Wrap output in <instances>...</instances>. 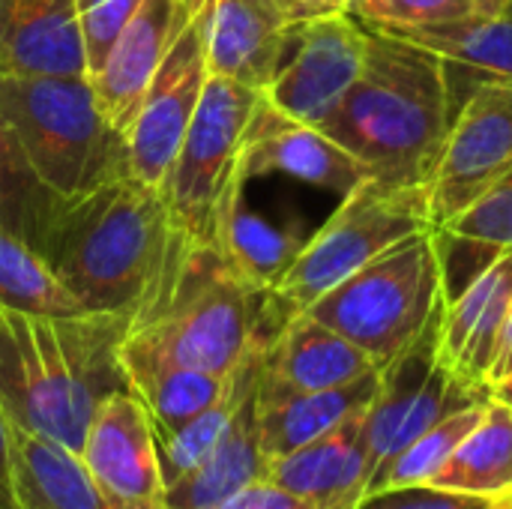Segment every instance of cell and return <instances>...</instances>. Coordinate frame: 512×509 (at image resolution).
<instances>
[{"instance_id": "obj_9", "label": "cell", "mask_w": 512, "mask_h": 509, "mask_svg": "<svg viewBox=\"0 0 512 509\" xmlns=\"http://www.w3.org/2000/svg\"><path fill=\"white\" fill-rule=\"evenodd\" d=\"M444 309V303H441ZM441 309L423 333L381 369V387L363 414V447L372 480L426 429L471 405L489 402L492 393L477 390L453 375L438 354Z\"/></svg>"}, {"instance_id": "obj_26", "label": "cell", "mask_w": 512, "mask_h": 509, "mask_svg": "<svg viewBox=\"0 0 512 509\" xmlns=\"http://www.w3.org/2000/svg\"><path fill=\"white\" fill-rule=\"evenodd\" d=\"M429 486L489 501L512 498V408L489 399L480 423Z\"/></svg>"}, {"instance_id": "obj_21", "label": "cell", "mask_w": 512, "mask_h": 509, "mask_svg": "<svg viewBox=\"0 0 512 509\" xmlns=\"http://www.w3.org/2000/svg\"><path fill=\"white\" fill-rule=\"evenodd\" d=\"M378 387H381V372H369L342 387L309 390V393L276 390L261 381L258 384V432H261V450L267 462L312 444L315 438L327 435L348 417L366 411L372 399L378 396Z\"/></svg>"}, {"instance_id": "obj_22", "label": "cell", "mask_w": 512, "mask_h": 509, "mask_svg": "<svg viewBox=\"0 0 512 509\" xmlns=\"http://www.w3.org/2000/svg\"><path fill=\"white\" fill-rule=\"evenodd\" d=\"M261 384V378H258ZM258 384L246 393L222 441L186 477L165 489L162 509H216L267 477V456L258 432Z\"/></svg>"}, {"instance_id": "obj_1", "label": "cell", "mask_w": 512, "mask_h": 509, "mask_svg": "<svg viewBox=\"0 0 512 509\" xmlns=\"http://www.w3.org/2000/svg\"><path fill=\"white\" fill-rule=\"evenodd\" d=\"M189 246L162 189L123 177L66 201L48 264L84 312L135 315L168 288Z\"/></svg>"}, {"instance_id": "obj_19", "label": "cell", "mask_w": 512, "mask_h": 509, "mask_svg": "<svg viewBox=\"0 0 512 509\" xmlns=\"http://www.w3.org/2000/svg\"><path fill=\"white\" fill-rule=\"evenodd\" d=\"M279 0H216L207 30V69L264 93L288 45Z\"/></svg>"}, {"instance_id": "obj_8", "label": "cell", "mask_w": 512, "mask_h": 509, "mask_svg": "<svg viewBox=\"0 0 512 509\" xmlns=\"http://www.w3.org/2000/svg\"><path fill=\"white\" fill-rule=\"evenodd\" d=\"M261 90L210 75L180 150L162 180V195L174 228L201 246H213L216 216L234 177L240 174L243 135Z\"/></svg>"}, {"instance_id": "obj_31", "label": "cell", "mask_w": 512, "mask_h": 509, "mask_svg": "<svg viewBox=\"0 0 512 509\" xmlns=\"http://www.w3.org/2000/svg\"><path fill=\"white\" fill-rule=\"evenodd\" d=\"M360 24L378 30L444 27L512 12V0H351L348 9Z\"/></svg>"}, {"instance_id": "obj_29", "label": "cell", "mask_w": 512, "mask_h": 509, "mask_svg": "<svg viewBox=\"0 0 512 509\" xmlns=\"http://www.w3.org/2000/svg\"><path fill=\"white\" fill-rule=\"evenodd\" d=\"M0 306L39 318L87 315L51 264L18 234L0 225Z\"/></svg>"}, {"instance_id": "obj_13", "label": "cell", "mask_w": 512, "mask_h": 509, "mask_svg": "<svg viewBox=\"0 0 512 509\" xmlns=\"http://www.w3.org/2000/svg\"><path fill=\"white\" fill-rule=\"evenodd\" d=\"M81 462L108 509H162L165 477L153 423L126 387L108 393L87 426Z\"/></svg>"}, {"instance_id": "obj_2", "label": "cell", "mask_w": 512, "mask_h": 509, "mask_svg": "<svg viewBox=\"0 0 512 509\" xmlns=\"http://www.w3.org/2000/svg\"><path fill=\"white\" fill-rule=\"evenodd\" d=\"M132 315L39 318L0 306V408L9 423L81 456L99 402L126 390L120 342Z\"/></svg>"}, {"instance_id": "obj_25", "label": "cell", "mask_w": 512, "mask_h": 509, "mask_svg": "<svg viewBox=\"0 0 512 509\" xmlns=\"http://www.w3.org/2000/svg\"><path fill=\"white\" fill-rule=\"evenodd\" d=\"M129 390L141 399L156 441H165L204 408H210L225 390L231 375H210L198 369H183L156 360L120 357Z\"/></svg>"}, {"instance_id": "obj_36", "label": "cell", "mask_w": 512, "mask_h": 509, "mask_svg": "<svg viewBox=\"0 0 512 509\" xmlns=\"http://www.w3.org/2000/svg\"><path fill=\"white\" fill-rule=\"evenodd\" d=\"M288 21L300 24V21H315V18H327V15H342L351 9V0H279Z\"/></svg>"}, {"instance_id": "obj_27", "label": "cell", "mask_w": 512, "mask_h": 509, "mask_svg": "<svg viewBox=\"0 0 512 509\" xmlns=\"http://www.w3.org/2000/svg\"><path fill=\"white\" fill-rule=\"evenodd\" d=\"M66 198L54 195L30 168L3 108H0V225L18 234L48 261V246Z\"/></svg>"}, {"instance_id": "obj_14", "label": "cell", "mask_w": 512, "mask_h": 509, "mask_svg": "<svg viewBox=\"0 0 512 509\" xmlns=\"http://www.w3.org/2000/svg\"><path fill=\"white\" fill-rule=\"evenodd\" d=\"M240 171L246 180L261 174H285L339 195H348L372 177L369 168L324 129L282 114L264 99V93L243 135Z\"/></svg>"}, {"instance_id": "obj_37", "label": "cell", "mask_w": 512, "mask_h": 509, "mask_svg": "<svg viewBox=\"0 0 512 509\" xmlns=\"http://www.w3.org/2000/svg\"><path fill=\"white\" fill-rule=\"evenodd\" d=\"M0 509H21L15 495V474H12V450H9V420L0 408Z\"/></svg>"}, {"instance_id": "obj_5", "label": "cell", "mask_w": 512, "mask_h": 509, "mask_svg": "<svg viewBox=\"0 0 512 509\" xmlns=\"http://www.w3.org/2000/svg\"><path fill=\"white\" fill-rule=\"evenodd\" d=\"M0 108L54 195L72 201L132 177L129 138L99 111L87 75H0Z\"/></svg>"}, {"instance_id": "obj_3", "label": "cell", "mask_w": 512, "mask_h": 509, "mask_svg": "<svg viewBox=\"0 0 512 509\" xmlns=\"http://www.w3.org/2000/svg\"><path fill=\"white\" fill-rule=\"evenodd\" d=\"M369 30L366 63L318 126L390 186H429L453 123L447 63L396 33Z\"/></svg>"}, {"instance_id": "obj_32", "label": "cell", "mask_w": 512, "mask_h": 509, "mask_svg": "<svg viewBox=\"0 0 512 509\" xmlns=\"http://www.w3.org/2000/svg\"><path fill=\"white\" fill-rule=\"evenodd\" d=\"M438 228L501 252L512 249V171L492 189H486L474 204H468L459 216Z\"/></svg>"}, {"instance_id": "obj_15", "label": "cell", "mask_w": 512, "mask_h": 509, "mask_svg": "<svg viewBox=\"0 0 512 509\" xmlns=\"http://www.w3.org/2000/svg\"><path fill=\"white\" fill-rule=\"evenodd\" d=\"M213 0H141L114 39L105 63L90 78L96 105L114 129L129 132L144 93L183 27Z\"/></svg>"}, {"instance_id": "obj_12", "label": "cell", "mask_w": 512, "mask_h": 509, "mask_svg": "<svg viewBox=\"0 0 512 509\" xmlns=\"http://www.w3.org/2000/svg\"><path fill=\"white\" fill-rule=\"evenodd\" d=\"M216 3V0H213ZM213 3L204 6L177 36V42L162 57L144 102L126 132L132 177L147 186H162L180 141L192 123V114L201 102L204 84L210 78L207 69V30Z\"/></svg>"}, {"instance_id": "obj_20", "label": "cell", "mask_w": 512, "mask_h": 509, "mask_svg": "<svg viewBox=\"0 0 512 509\" xmlns=\"http://www.w3.org/2000/svg\"><path fill=\"white\" fill-rule=\"evenodd\" d=\"M369 372H381L375 360L354 342L300 312L282 324L264 351L261 381L276 390L309 393L351 384Z\"/></svg>"}, {"instance_id": "obj_38", "label": "cell", "mask_w": 512, "mask_h": 509, "mask_svg": "<svg viewBox=\"0 0 512 509\" xmlns=\"http://www.w3.org/2000/svg\"><path fill=\"white\" fill-rule=\"evenodd\" d=\"M507 378H512V309L510 315H507L501 342H498V354H495L492 372H489V390L498 387V384H504Z\"/></svg>"}, {"instance_id": "obj_35", "label": "cell", "mask_w": 512, "mask_h": 509, "mask_svg": "<svg viewBox=\"0 0 512 509\" xmlns=\"http://www.w3.org/2000/svg\"><path fill=\"white\" fill-rule=\"evenodd\" d=\"M216 509H312L309 504H303L300 498L288 495L285 489L261 480L246 486L243 492H237L234 498H228L225 504H219Z\"/></svg>"}, {"instance_id": "obj_39", "label": "cell", "mask_w": 512, "mask_h": 509, "mask_svg": "<svg viewBox=\"0 0 512 509\" xmlns=\"http://www.w3.org/2000/svg\"><path fill=\"white\" fill-rule=\"evenodd\" d=\"M492 399L501 402V405H507V408H512V378H507V381L498 384V387H492Z\"/></svg>"}, {"instance_id": "obj_24", "label": "cell", "mask_w": 512, "mask_h": 509, "mask_svg": "<svg viewBox=\"0 0 512 509\" xmlns=\"http://www.w3.org/2000/svg\"><path fill=\"white\" fill-rule=\"evenodd\" d=\"M15 495L21 509H108L81 456L9 423Z\"/></svg>"}, {"instance_id": "obj_33", "label": "cell", "mask_w": 512, "mask_h": 509, "mask_svg": "<svg viewBox=\"0 0 512 509\" xmlns=\"http://www.w3.org/2000/svg\"><path fill=\"white\" fill-rule=\"evenodd\" d=\"M138 3L141 0H75L81 39H84V57H87V78L99 72L114 39L135 15Z\"/></svg>"}, {"instance_id": "obj_16", "label": "cell", "mask_w": 512, "mask_h": 509, "mask_svg": "<svg viewBox=\"0 0 512 509\" xmlns=\"http://www.w3.org/2000/svg\"><path fill=\"white\" fill-rule=\"evenodd\" d=\"M512 309V249L501 252L462 294L444 300L438 354L456 378L489 390V372Z\"/></svg>"}, {"instance_id": "obj_23", "label": "cell", "mask_w": 512, "mask_h": 509, "mask_svg": "<svg viewBox=\"0 0 512 509\" xmlns=\"http://www.w3.org/2000/svg\"><path fill=\"white\" fill-rule=\"evenodd\" d=\"M243 195L246 177L240 171L222 198L213 231V249L243 282L270 294L306 240H297L291 231L273 225L267 216L252 210Z\"/></svg>"}, {"instance_id": "obj_30", "label": "cell", "mask_w": 512, "mask_h": 509, "mask_svg": "<svg viewBox=\"0 0 512 509\" xmlns=\"http://www.w3.org/2000/svg\"><path fill=\"white\" fill-rule=\"evenodd\" d=\"M486 411V402L471 405L465 411H456L426 429L417 441H411L369 486L366 495L381 489H399V486H429L435 474L450 462V456L459 450V444L468 438V432L480 423Z\"/></svg>"}, {"instance_id": "obj_18", "label": "cell", "mask_w": 512, "mask_h": 509, "mask_svg": "<svg viewBox=\"0 0 512 509\" xmlns=\"http://www.w3.org/2000/svg\"><path fill=\"white\" fill-rule=\"evenodd\" d=\"M0 75H87L75 0H0Z\"/></svg>"}, {"instance_id": "obj_7", "label": "cell", "mask_w": 512, "mask_h": 509, "mask_svg": "<svg viewBox=\"0 0 512 509\" xmlns=\"http://www.w3.org/2000/svg\"><path fill=\"white\" fill-rule=\"evenodd\" d=\"M441 303V264L429 228L390 246L318 297L306 312L384 369L423 333Z\"/></svg>"}, {"instance_id": "obj_28", "label": "cell", "mask_w": 512, "mask_h": 509, "mask_svg": "<svg viewBox=\"0 0 512 509\" xmlns=\"http://www.w3.org/2000/svg\"><path fill=\"white\" fill-rule=\"evenodd\" d=\"M387 33H396L414 45L435 51L453 69H465L477 75L474 81H510L512 84V12L498 15V18L465 21V24L399 27Z\"/></svg>"}, {"instance_id": "obj_40", "label": "cell", "mask_w": 512, "mask_h": 509, "mask_svg": "<svg viewBox=\"0 0 512 509\" xmlns=\"http://www.w3.org/2000/svg\"><path fill=\"white\" fill-rule=\"evenodd\" d=\"M492 509H512V498H504V501H498Z\"/></svg>"}, {"instance_id": "obj_11", "label": "cell", "mask_w": 512, "mask_h": 509, "mask_svg": "<svg viewBox=\"0 0 512 509\" xmlns=\"http://www.w3.org/2000/svg\"><path fill=\"white\" fill-rule=\"evenodd\" d=\"M366 42L369 30L351 12L291 24L264 99L300 123L321 126L360 78Z\"/></svg>"}, {"instance_id": "obj_6", "label": "cell", "mask_w": 512, "mask_h": 509, "mask_svg": "<svg viewBox=\"0 0 512 509\" xmlns=\"http://www.w3.org/2000/svg\"><path fill=\"white\" fill-rule=\"evenodd\" d=\"M429 186H390L375 177L342 195L336 213L300 246L291 267L267 294V312L282 324L306 312L342 279L390 246L429 231Z\"/></svg>"}, {"instance_id": "obj_34", "label": "cell", "mask_w": 512, "mask_h": 509, "mask_svg": "<svg viewBox=\"0 0 512 509\" xmlns=\"http://www.w3.org/2000/svg\"><path fill=\"white\" fill-rule=\"evenodd\" d=\"M498 501L435 486H399L366 495L354 509H492Z\"/></svg>"}, {"instance_id": "obj_4", "label": "cell", "mask_w": 512, "mask_h": 509, "mask_svg": "<svg viewBox=\"0 0 512 509\" xmlns=\"http://www.w3.org/2000/svg\"><path fill=\"white\" fill-rule=\"evenodd\" d=\"M276 333L267 294L243 282L213 246L192 243L168 288L132 315L120 357L231 375Z\"/></svg>"}, {"instance_id": "obj_10", "label": "cell", "mask_w": 512, "mask_h": 509, "mask_svg": "<svg viewBox=\"0 0 512 509\" xmlns=\"http://www.w3.org/2000/svg\"><path fill=\"white\" fill-rule=\"evenodd\" d=\"M512 171V84L474 81L429 177L432 228L459 216Z\"/></svg>"}, {"instance_id": "obj_17", "label": "cell", "mask_w": 512, "mask_h": 509, "mask_svg": "<svg viewBox=\"0 0 512 509\" xmlns=\"http://www.w3.org/2000/svg\"><path fill=\"white\" fill-rule=\"evenodd\" d=\"M363 414L348 417L312 444L267 462V483L312 509H354L369 492Z\"/></svg>"}]
</instances>
